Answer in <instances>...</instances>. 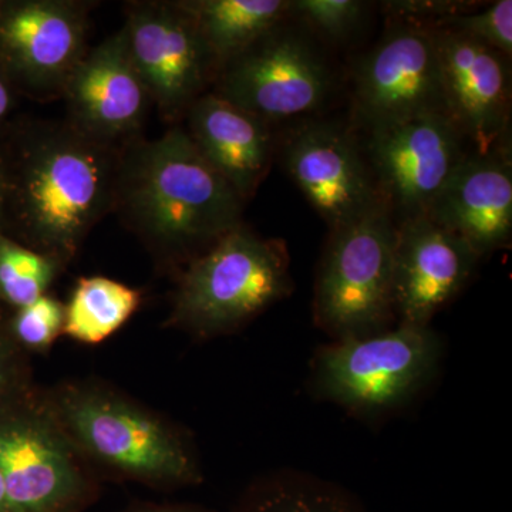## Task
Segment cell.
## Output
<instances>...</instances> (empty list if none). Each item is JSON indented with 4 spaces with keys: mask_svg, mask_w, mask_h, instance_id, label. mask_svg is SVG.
I'll use <instances>...</instances> for the list:
<instances>
[{
    "mask_svg": "<svg viewBox=\"0 0 512 512\" xmlns=\"http://www.w3.org/2000/svg\"><path fill=\"white\" fill-rule=\"evenodd\" d=\"M121 148L101 143L69 120H33L0 148V232L69 265L113 212Z\"/></svg>",
    "mask_w": 512,
    "mask_h": 512,
    "instance_id": "cell-1",
    "label": "cell"
},
{
    "mask_svg": "<svg viewBox=\"0 0 512 512\" xmlns=\"http://www.w3.org/2000/svg\"><path fill=\"white\" fill-rule=\"evenodd\" d=\"M245 202L180 124L120 151L113 212L175 275L242 222Z\"/></svg>",
    "mask_w": 512,
    "mask_h": 512,
    "instance_id": "cell-2",
    "label": "cell"
},
{
    "mask_svg": "<svg viewBox=\"0 0 512 512\" xmlns=\"http://www.w3.org/2000/svg\"><path fill=\"white\" fill-rule=\"evenodd\" d=\"M43 394L90 468L158 490L200 483V466L183 431L126 394L89 380L60 383Z\"/></svg>",
    "mask_w": 512,
    "mask_h": 512,
    "instance_id": "cell-3",
    "label": "cell"
},
{
    "mask_svg": "<svg viewBox=\"0 0 512 512\" xmlns=\"http://www.w3.org/2000/svg\"><path fill=\"white\" fill-rule=\"evenodd\" d=\"M289 264L284 241L238 225L175 275L167 326L200 339L235 332L292 292Z\"/></svg>",
    "mask_w": 512,
    "mask_h": 512,
    "instance_id": "cell-4",
    "label": "cell"
},
{
    "mask_svg": "<svg viewBox=\"0 0 512 512\" xmlns=\"http://www.w3.org/2000/svg\"><path fill=\"white\" fill-rule=\"evenodd\" d=\"M396 224L386 205L330 229L315 286V320L336 340L390 329L396 318L393 256Z\"/></svg>",
    "mask_w": 512,
    "mask_h": 512,
    "instance_id": "cell-5",
    "label": "cell"
},
{
    "mask_svg": "<svg viewBox=\"0 0 512 512\" xmlns=\"http://www.w3.org/2000/svg\"><path fill=\"white\" fill-rule=\"evenodd\" d=\"M0 471L13 512H83L97 497L90 467L37 387L0 407Z\"/></svg>",
    "mask_w": 512,
    "mask_h": 512,
    "instance_id": "cell-6",
    "label": "cell"
},
{
    "mask_svg": "<svg viewBox=\"0 0 512 512\" xmlns=\"http://www.w3.org/2000/svg\"><path fill=\"white\" fill-rule=\"evenodd\" d=\"M439 336L429 326L399 325L336 340L320 350L315 383L326 399L356 413H382L414 396L436 372Z\"/></svg>",
    "mask_w": 512,
    "mask_h": 512,
    "instance_id": "cell-7",
    "label": "cell"
},
{
    "mask_svg": "<svg viewBox=\"0 0 512 512\" xmlns=\"http://www.w3.org/2000/svg\"><path fill=\"white\" fill-rule=\"evenodd\" d=\"M330 90L328 63L285 20L222 63L211 92L271 126L318 110Z\"/></svg>",
    "mask_w": 512,
    "mask_h": 512,
    "instance_id": "cell-8",
    "label": "cell"
},
{
    "mask_svg": "<svg viewBox=\"0 0 512 512\" xmlns=\"http://www.w3.org/2000/svg\"><path fill=\"white\" fill-rule=\"evenodd\" d=\"M124 36L151 103L177 126L210 92L218 63L178 0H136L126 5Z\"/></svg>",
    "mask_w": 512,
    "mask_h": 512,
    "instance_id": "cell-9",
    "label": "cell"
},
{
    "mask_svg": "<svg viewBox=\"0 0 512 512\" xmlns=\"http://www.w3.org/2000/svg\"><path fill=\"white\" fill-rule=\"evenodd\" d=\"M83 0H9L0 10V69L16 90L40 100L62 97L86 55L90 12Z\"/></svg>",
    "mask_w": 512,
    "mask_h": 512,
    "instance_id": "cell-10",
    "label": "cell"
},
{
    "mask_svg": "<svg viewBox=\"0 0 512 512\" xmlns=\"http://www.w3.org/2000/svg\"><path fill=\"white\" fill-rule=\"evenodd\" d=\"M363 148L383 204L400 220L420 217L470 151L446 114L366 130Z\"/></svg>",
    "mask_w": 512,
    "mask_h": 512,
    "instance_id": "cell-11",
    "label": "cell"
},
{
    "mask_svg": "<svg viewBox=\"0 0 512 512\" xmlns=\"http://www.w3.org/2000/svg\"><path fill=\"white\" fill-rule=\"evenodd\" d=\"M355 111L366 130L447 114L433 30L393 22L357 64Z\"/></svg>",
    "mask_w": 512,
    "mask_h": 512,
    "instance_id": "cell-12",
    "label": "cell"
},
{
    "mask_svg": "<svg viewBox=\"0 0 512 512\" xmlns=\"http://www.w3.org/2000/svg\"><path fill=\"white\" fill-rule=\"evenodd\" d=\"M284 164L330 229L384 205L355 136L332 121H309L286 137Z\"/></svg>",
    "mask_w": 512,
    "mask_h": 512,
    "instance_id": "cell-13",
    "label": "cell"
},
{
    "mask_svg": "<svg viewBox=\"0 0 512 512\" xmlns=\"http://www.w3.org/2000/svg\"><path fill=\"white\" fill-rule=\"evenodd\" d=\"M433 36L448 117L473 153L511 150V60L454 30Z\"/></svg>",
    "mask_w": 512,
    "mask_h": 512,
    "instance_id": "cell-14",
    "label": "cell"
},
{
    "mask_svg": "<svg viewBox=\"0 0 512 512\" xmlns=\"http://www.w3.org/2000/svg\"><path fill=\"white\" fill-rule=\"evenodd\" d=\"M60 99L66 103L67 120L101 143L123 148L141 137L151 100L123 29L87 50Z\"/></svg>",
    "mask_w": 512,
    "mask_h": 512,
    "instance_id": "cell-15",
    "label": "cell"
},
{
    "mask_svg": "<svg viewBox=\"0 0 512 512\" xmlns=\"http://www.w3.org/2000/svg\"><path fill=\"white\" fill-rule=\"evenodd\" d=\"M480 259L466 242L426 215L397 222L393 293L400 323L429 326L470 281Z\"/></svg>",
    "mask_w": 512,
    "mask_h": 512,
    "instance_id": "cell-16",
    "label": "cell"
},
{
    "mask_svg": "<svg viewBox=\"0 0 512 512\" xmlns=\"http://www.w3.org/2000/svg\"><path fill=\"white\" fill-rule=\"evenodd\" d=\"M426 217L466 242L480 258L507 248L512 238L511 150L470 151Z\"/></svg>",
    "mask_w": 512,
    "mask_h": 512,
    "instance_id": "cell-17",
    "label": "cell"
},
{
    "mask_svg": "<svg viewBox=\"0 0 512 512\" xmlns=\"http://www.w3.org/2000/svg\"><path fill=\"white\" fill-rule=\"evenodd\" d=\"M192 143L247 202L264 183L275 156L271 126L211 90L188 109Z\"/></svg>",
    "mask_w": 512,
    "mask_h": 512,
    "instance_id": "cell-18",
    "label": "cell"
},
{
    "mask_svg": "<svg viewBox=\"0 0 512 512\" xmlns=\"http://www.w3.org/2000/svg\"><path fill=\"white\" fill-rule=\"evenodd\" d=\"M218 67L291 18L289 0H178Z\"/></svg>",
    "mask_w": 512,
    "mask_h": 512,
    "instance_id": "cell-19",
    "label": "cell"
},
{
    "mask_svg": "<svg viewBox=\"0 0 512 512\" xmlns=\"http://www.w3.org/2000/svg\"><path fill=\"white\" fill-rule=\"evenodd\" d=\"M143 303L140 289L107 276H86L64 305L63 335L83 345H99L131 319Z\"/></svg>",
    "mask_w": 512,
    "mask_h": 512,
    "instance_id": "cell-20",
    "label": "cell"
},
{
    "mask_svg": "<svg viewBox=\"0 0 512 512\" xmlns=\"http://www.w3.org/2000/svg\"><path fill=\"white\" fill-rule=\"evenodd\" d=\"M232 512H362L335 487L302 478H275L251 488Z\"/></svg>",
    "mask_w": 512,
    "mask_h": 512,
    "instance_id": "cell-21",
    "label": "cell"
},
{
    "mask_svg": "<svg viewBox=\"0 0 512 512\" xmlns=\"http://www.w3.org/2000/svg\"><path fill=\"white\" fill-rule=\"evenodd\" d=\"M66 265L0 232V305L16 309L42 298Z\"/></svg>",
    "mask_w": 512,
    "mask_h": 512,
    "instance_id": "cell-22",
    "label": "cell"
},
{
    "mask_svg": "<svg viewBox=\"0 0 512 512\" xmlns=\"http://www.w3.org/2000/svg\"><path fill=\"white\" fill-rule=\"evenodd\" d=\"M9 329L20 348L30 353H46L63 335L64 303L43 295L9 315Z\"/></svg>",
    "mask_w": 512,
    "mask_h": 512,
    "instance_id": "cell-23",
    "label": "cell"
},
{
    "mask_svg": "<svg viewBox=\"0 0 512 512\" xmlns=\"http://www.w3.org/2000/svg\"><path fill=\"white\" fill-rule=\"evenodd\" d=\"M365 10L366 3L359 0H291V16L332 42L349 39Z\"/></svg>",
    "mask_w": 512,
    "mask_h": 512,
    "instance_id": "cell-24",
    "label": "cell"
},
{
    "mask_svg": "<svg viewBox=\"0 0 512 512\" xmlns=\"http://www.w3.org/2000/svg\"><path fill=\"white\" fill-rule=\"evenodd\" d=\"M436 29H450L463 33L483 45L497 50L511 60L512 56V2L500 0L480 12L464 13L446 20Z\"/></svg>",
    "mask_w": 512,
    "mask_h": 512,
    "instance_id": "cell-25",
    "label": "cell"
},
{
    "mask_svg": "<svg viewBox=\"0 0 512 512\" xmlns=\"http://www.w3.org/2000/svg\"><path fill=\"white\" fill-rule=\"evenodd\" d=\"M29 355L13 339L9 315L0 305V407L35 390Z\"/></svg>",
    "mask_w": 512,
    "mask_h": 512,
    "instance_id": "cell-26",
    "label": "cell"
},
{
    "mask_svg": "<svg viewBox=\"0 0 512 512\" xmlns=\"http://www.w3.org/2000/svg\"><path fill=\"white\" fill-rule=\"evenodd\" d=\"M478 5L464 0H393L383 2L382 8L393 22L433 30L448 19L473 12Z\"/></svg>",
    "mask_w": 512,
    "mask_h": 512,
    "instance_id": "cell-27",
    "label": "cell"
},
{
    "mask_svg": "<svg viewBox=\"0 0 512 512\" xmlns=\"http://www.w3.org/2000/svg\"><path fill=\"white\" fill-rule=\"evenodd\" d=\"M15 86L10 82L9 77L0 69V128L5 126L10 111L15 106Z\"/></svg>",
    "mask_w": 512,
    "mask_h": 512,
    "instance_id": "cell-28",
    "label": "cell"
},
{
    "mask_svg": "<svg viewBox=\"0 0 512 512\" xmlns=\"http://www.w3.org/2000/svg\"><path fill=\"white\" fill-rule=\"evenodd\" d=\"M123 512H210L188 504H141Z\"/></svg>",
    "mask_w": 512,
    "mask_h": 512,
    "instance_id": "cell-29",
    "label": "cell"
},
{
    "mask_svg": "<svg viewBox=\"0 0 512 512\" xmlns=\"http://www.w3.org/2000/svg\"><path fill=\"white\" fill-rule=\"evenodd\" d=\"M0 512H13L12 507H10L8 491H6L2 471H0Z\"/></svg>",
    "mask_w": 512,
    "mask_h": 512,
    "instance_id": "cell-30",
    "label": "cell"
},
{
    "mask_svg": "<svg viewBox=\"0 0 512 512\" xmlns=\"http://www.w3.org/2000/svg\"><path fill=\"white\" fill-rule=\"evenodd\" d=\"M2 204H3V174H2V165H0V222H2Z\"/></svg>",
    "mask_w": 512,
    "mask_h": 512,
    "instance_id": "cell-31",
    "label": "cell"
},
{
    "mask_svg": "<svg viewBox=\"0 0 512 512\" xmlns=\"http://www.w3.org/2000/svg\"><path fill=\"white\" fill-rule=\"evenodd\" d=\"M6 0H0V10L3 9V6H5Z\"/></svg>",
    "mask_w": 512,
    "mask_h": 512,
    "instance_id": "cell-32",
    "label": "cell"
}]
</instances>
